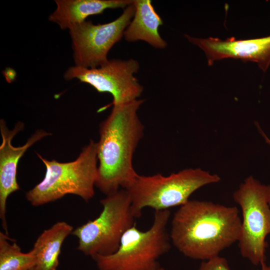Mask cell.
I'll return each instance as SVG.
<instances>
[{"label": "cell", "instance_id": "cell-16", "mask_svg": "<svg viewBox=\"0 0 270 270\" xmlns=\"http://www.w3.org/2000/svg\"><path fill=\"white\" fill-rule=\"evenodd\" d=\"M198 270H230L227 260L218 256L202 262Z\"/></svg>", "mask_w": 270, "mask_h": 270}, {"label": "cell", "instance_id": "cell-12", "mask_svg": "<svg viewBox=\"0 0 270 270\" xmlns=\"http://www.w3.org/2000/svg\"><path fill=\"white\" fill-rule=\"evenodd\" d=\"M56 8L48 20L62 30L86 20L90 16L99 14L108 8H124L133 4L130 0H56Z\"/></svg>", "mask_w": 270, "mask_h": 270}, {"label": "cell", "instance_id": "cell-7", "mask_svg": "<svg viewBox=\"0 0 270 270\" xmlns=\"http://www.w3.org/2000/svg\"><path fill=\"white\" fill-rule=\"evenodd\" d=\"M232 196L242 214L240 253L252 264L261 265L266 260V237L270 234V186L250 176Z\"/></svg>", "mask_w": 270, "mask_h": 270}, {"label": "cell", "instance_id": "cell-4", "mask_svg": "<svg viewBox=\"0 0 270 270\" xmlns=\"http://www.w3.org/2000/svg\"><path fill=\"white\" fill-rule=\"evenodd\" d=\"M220 180L218 175L200 168H186L166 176L160 174L149 176L138 174L126 190L130 198L132 212L138 218L146 207L156 211L180 206L200 188Z\"/></svg>", "mask_w": 270, "mask_h": 270}, {"label": "cell", "instance_id": "cell-5", "mask_svg": "<svg viewBox=\"0 0 270 270\" xmlns=\"http://www.w3.org/2000/svg\"><path fill=\"white\" fill-rule=\"evenodd\" d=\"M168 210H156L151 227L146 231L137 228L136 224L122 237L118 250L108 256L92 258L98 270H157L158 258L170 248L166 225Z\"/></svg>", "mask_w": 270, "mask_h": 270}, {"label": "cell", "instance_id": "cell-11", "mask_svg": "<svg viewBox=\"0 0 270 270\" xmlns=\"http://www.w3.org/2000/svg\"><path fill=\"white\" fill-rule=\"evenodd\" d=\"M184 36L204 52L209 66L216 60L230 58L256 62L263 72L270 66V36L246 40H236L230 37L224 40L217 38Z\"/></svg>", "mask_w": 270, "mask_h": 270}, {"label": "cell", "instance_id": "cell-15", "mask_svg": "<svg viewBox=\"0 0 270 270\" xmlns=\"http://www.w3.org/2000/svg\"><path fill=\"white\" fill-rule=\"evenodd\" d=\"M6 233L0 232V270H30L36 266V260L31 250L26 253Z\"/></svg>", "mask_w": 270, "mask_h": 270}, {"label": "cell", "instance_id": "cell-3", "mask_svg": "<svg viewBox=\"0 0 270 270\" xmlns=\"http://www.w3.org/2000/svg\"><path fill=\"white\" fill-rule=\"evenodd\" d=\"M46 170L43 180L26 194L33 206H40L59 200L68 194L88 202L94 196L98 178L97 143L90 140L78 156L70 162L49 160L38 153Z\"/></svg>", "mask_w": 270, "mask_h": 270}, {"label": "cell", "instance_id": "cell-6", "mask_svg": "<svg viewBox=\"0 0 270 270\" xmlns=\"http://www.w3.org/2000/svg\"><path fill=\"white\" fill-rule=\"evenodd\" d=\"M100 203L102 210L98 216L72 233L78 240L77 249L92 258L115 252L123 234L136 224L130 198L126 189L107 196Z\"/></svg>", "mask_w": 270, "mask_h": 270}, {"label": "cell", "instance_id": "cell-18", "mask_svg": "<svg viewBox=\"0 0 270 270\" xmlns=\"http://www.w3.org/2000/svg\"><path fill=\"white\" fill-rule=\"evenodd\" d=\"M260 266H261L260 270H270L269 266H267L265 262L262 264Z\"/></svg>", "mask_w": 270, "mask_h": 270}, {"label": "cell", "instance_id": "cell-9", "mask_svg": "<svg viewBox=\"0 0 270 270\" xmlns=\"http://www.w3.org/2000/svg\"><path fill=\"white\" fill-rule=\"evenodd\" d=\"M140 66L134 59H112L98 68H69L64 74L66 80L74 78L90 85L98 92H108L113 98L108 106L129 103L140 96L143 87L134 74Z\"/></svg>", "mask_w": 270, "mask_h": 270}, {"label": "cell", "instance_id": "cell-13", "mask_svg": "<svg viewBox=\"0 0 270 270\" xmlns=\"http://www.w3.org/2000/svg\"><path fill=\"white\" fill-rule=\"evenodd\" d=\"M134 14L124 32L126 40H144L154 48H164L166 42L160 36L158 30L163 20L156 12L150 0H134Z\"/></svg>", "mask_w": 270, "mask_h": 270}, {"label": "cell", "instance_id": "cell-19", "mask_svg": "<svg viewBox=\"0 0 270 270\" xmlns=\"http://www.w3.org/2000/svg\"><path fill=\"white\" fill-rule=\"evenodd\" d=\"M157 270H166L164 268H161L160 267L159 268H158Z\"/></svg>", "mask_w": 270, "mask_h": 270}, {"label": "cell", "instance_id": "cell-8", "mask_svg": "<svg viewBox=\"0 0 270 270\" xmlns=\"http://www.w3.org/2000/svg\"><path fill=\"white\" fill-rule=\"evenodd\" d=\"M134 12L132 4L110 22L94 24L91 21L85 20L72 26L68 30L75 66L93 68L107 62L109 50L124 36Z\"/></svg>", "mask_w": 270, "mask_h": 270}, {"label": "cell", "instance_id": "cell-14", "mask_svg": "<svg viewBox=\"0 0 270 270\" xmlns=\"http://www.w3.org/2000/svg\"><path fill=\"white\" fill-rule=\"evenodd\" d=\"M74 230L65 222H58L42 232L32 250L36 260V270H56L62 244Z\"/></svg>", "mask_w": 270, "mask_h": 270}, {"label": "cell", "instance_id": "cell-21", "mask_svg": "<svg viewBox=\"0 0 270 270\" xmlns=\"http://www.w3.org/2000/svg\"><path fill=\"white\" fill-rule=\"evenodd\" d=\"M269 204H270V201ZM269 268H270V265L269 266Z\"/></svg>", "mask_w": 270, "mask_h": 270}, {"label": "cell", "instance_id": "cell-17", "mask_svg": "<svg viewBox=\"0 0 270 270\" xmlns=\"http://www.w3.org/2000/svg\"><path fill=\"white\" fill-rule=\"evenodd\" d=\"M258 130L264 138L266 142L270 145V139L268 138V137L266 135V134L264 133V132L261 130V128L259 127V126H258Z\"/></svg>", "mask_w": 270, "mask_h": 270}, {"label": "cell", "instance_id": "cell-20", "mask_svg": "<svg viewBox=\"0 0 270 270\" xmlns=\"http://www.w3.org/2000/svg\"><path fill=\"white\" fill-rule=\"evenodd\" d=\"M30 270H36V267Z\"/></svg>", "mask_w": 270, "mask_h": 270}, {"label": "cell", "instance_id": "cell-2", "mask_svg": "<svg viewBox=\"0 0 270 270\" xmlns=\"http://www.w3.org/2000/svg\"><path fill=\"white\" fill-rule=\"evenodd\" d=\"M143 102L137 99L113 106L109 116L100 124L96 186L106 196L120 187L126 189L138 174L132 166V157L144 136V126L137 114Z\"/></svg>", "mask_w": 270, "mask_h": 270}, {"label": "cell", "instance_id": "cell-1", "mask_svg": "<svg viewBox=\"0 0 270 270\" xmlns=\"http://www.w3.org/2000/svg\"><path fill=\"white\" fill-rule=\"evenodd\" d=\"M241 224L236 206L189 200L174 214L170 237L184 256L207 260L238 242Z\"/></svg>", "mask_w": 270, "mask_h": 270}, {"label": "cell", "instance_id": "cell-10", "mask_svg": "<svg viewBox=\"0 0 270 270\" xmlns=\"http://www.w3.org/2000/svg\"><path fill=\"white\" fill-rule=\"evenodd\" d=\"M24 126L23 122H18L14 128L10 130L6 122L0 120V131L2 142L0 146V218L2 226L5 233L8 235L6 219V201L8 196L20 190L16 180L18 162L26 152L34 144L44 137L50 135L42 130H38L27 140L22 146H14L12 140Z\"/></svg>", "mask_w": 270, "mask_h": 270}]
</instances>
